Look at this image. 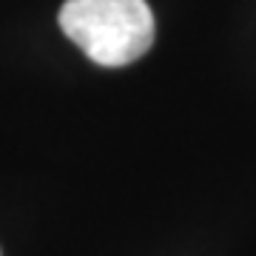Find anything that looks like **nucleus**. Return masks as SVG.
I'll return each mask as SVG.
<instances>
[{
    "label": "nucleus",
    "instance_id": "1",
    "mask_svg": "<svg viewBox=\"0 0 256 256\" xmlns=\"http://www.w3.org/2000/svg\"><path fill=\"white\" fill-rule=\"evenodd\" d=\"M57 23L97 66L120 68L154 46V14L146 0H66Z\"/></svg>",
    "mask_w": 256,
    "mask_h": 256
}]
</instances>
